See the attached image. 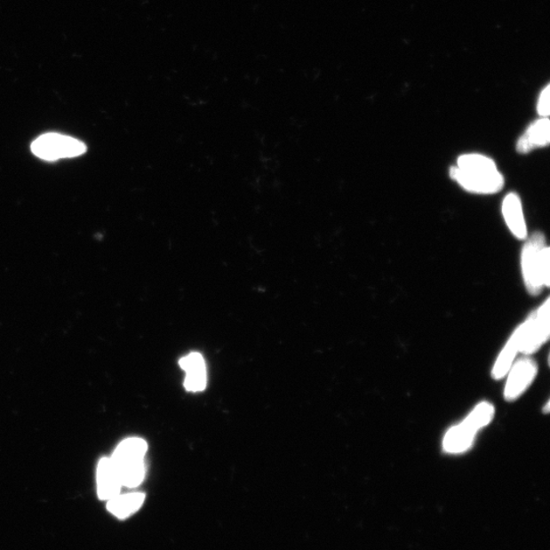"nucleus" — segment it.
<instances>
[{
    "instance_id": "obj_1",
    "label": "nucleus",
    "mask_w": 550,
    "mask_h": 550,
    "mask_svg": "<svg viewBox=\"0 0 550 550\" xmlns=\"http://www.w3.org/2000/svg\"><path fill=\"white\" fill-rule=\"evenodd\" d=\"M450 176L464 190L474 194H496L505 185L496 163L477 153L459 156L457 165L450 167Z\"/></svg>"
},
{
    "instance_id": "obj_2",
    "label": "nucleus",
    "mask_w": 550,
    "mask_h": 550,
    "mask_svg": "<svg viewBox=\"0 0 550 550\" xmlns=\"http://www.w3.org/2000/svg\"><path fill=\"white\" fill-rule=\"evenodd\" d=\"M549 255L546 236L540 232L534 233L522 250V274L531 295H538L543 288L549 287Z\"/></svg>"
},
{
    "instance_id": "obj_3",
    "label": "nucleus",
    "mask_w": 550,
    "mask_h": 550,
    "mask_svg": "<svg viewBox=\"0 0 550 550\" xmlns=\"http://www.w3.org/2000/svg\"><path fill=\"white\" fill-rule=\"evenodd\" d=\"M146 451L147 443L141 438H129L118 444L110 458L123 486L135 489L142 483L145 477Z\"/></svg>"
},
{
    "instance_id": "obj_4",
    "label": "nucleus",
    "mask_w": 550,
    "mask_h": 550,
    "mask_svg": "<svg viewBox=\"0 0 550 550\" xmlns=\"http://www.w3.org/2000/svg\"><path fill=\"white\" fill-rule=\"evenodd\" d=\"M31 149L35 155L50 162L80 156L87 151L86 145L76 139L52 133L36 139Z\"/></svg>"
},
{
    "instance_id": "obj_5",
    "label": "nucleus",
    "mask_w": 550,
    "mask_h": 550,
    "mask_svg": "<svg viewBox=\"0 0 550 550\" xmlns=\"http://www.w3.org/2000/svg\"><path fill=\"white\" fill-rule=\"evenodd\" d=\"M520 353L531 355L549 339V299L519 327Z\"/></svg>"
},
{
    "instance_id": "obj_6",
    "label": "nucleus",
    "mask_w": 550,
    "mask_h": 550,
    "mask_svg": "<svg viewBox=\"0 0 550 550\" xmlns=\"http://www.w3.org/2000/svg\"><path fill=\"white\" fill-rule=\"evenodd\" d=\"M538 371V364L530 358H522L514 362L507 373L509 378L505 388L506 400L511 402L519 399L532 384Z\"/></svg>"
},
{
    "instance_id": "obj_7",
    "label": "nucleus",
    "mask_w": 550,
    "mask_h": 550,
    "mask_svg": "<svg viewBox=\"0 0 550 550\" xmlns=\"http://www.w3.org/2000/svg\"><path fill=\"white\" fill-rule=\"evenodd\" d=\"M179 366L186 372L185 387L187 391L196 393L205 389L207 385L206 365L199 353H191L180 359Z\"/></svg>"
},
{
    "instance_id": "obj_8",
    "label": "nucleus",
    "mask_w": 550,
    "mask_h": 550,
    "mask_svg": "<svg viewBox=\"0 0 550 550\" xmlns=\"http://www.w3.org/2000/svg\"><path fill=\"white\" fill-rule=\"evenodd\" d=\"M550 142V124L547 117L534 122L519 138L517 151L527 155L536 148L546 147Z\"/></svg>"
},
{
    "instance_id": "obj_9",
    "label": "nucleus",
    "mask_w": 550,
    "mask_h": 550,
    "mask_svg": "<svg viewBox=\"0 0 550 550\" xmlns=\"http://www.w3.org/2000/svg\"><path fill=\"white\" fill-rule=\"evenodd\" d=\"M503 215L507 227L519 240L527 238V226L519 195L510 193L503 202Z\"/></svg>"
},
{
    "instance_id": "obj_10",
    "label": "nucleus",
    "mask_w": 550,
    "mask_h": 550,
    "mask_svg": "<svg viewBox=\"0 0 550 550\" xmlns=\"http://www.w3.org/2000/svg\"><path fill=\"white\" fill-rule=\"evenodd\" d=\"M122 483L110 458H103L97 468V492L100 499L109 500L121 492Z\"/></svg>"
},
{
    "instance_id": "obj_11",
    "label": "nucleus",
    "mask_w": 550,
    "mask_h": 550,
    "mask_svg": "<svg viewBox=\"0 0 550 550\" xmlns=\"http://www.w3.org/2000/svg\"><path fill=\"white\" fill-rule=\"evenodd\" d=\"M476 431L464 421L451 427L443 438V450L448 454L458 455L467 451L474 442Z\"/></svg>"
},
{
    "instance_id": "obj_12",
    "label": "nucleus",
    "mask_w": 550,
    "mask_h": 550,
    "mask_svg": "<svg viewBox=\"0 0 550 550\" xmlns=\"http://www.w3.org/2000/svg\"><path fill=\"white\" fill-rule=\"evenodd\" d=\"M145 494L140 492L124 494L110 498L108 510L118 519H125L135 514L142 506Z\"/></svg>"
},
{
    "instance_id": "obj_13",
    "label": "nucleus",
    "mask_w": 550,
    "mask_h": 550,
    "mask_svg": "<svg viewBox=\"0 0 550 550\" xmlns=\"http://www.w3.org/2000/svg\"><path fill=\"white\" fill-rule=\"evenodd\" d=\"M520 353V331L517 329L513 333V336L509 339V342L504 347V350L500 352L499 356L493 366L492 376L493 379H501L506 378L507 373L511 371L514 359Z\"/></svg>"
},
{
    "instance_id": "obj_14",
    "label": "nucleus",
    "mask_w": 550,
    "mask_h": 550,
    "mask_svg": "<svg viewBox=\"0 0 550 550\" xmlns=\"http://www.w3.org/2000/svg\"><path fill=\"white\" fill-rule=\"evenodd\" d=\"M493 417L494 407L489 402H482L472 411L464 422L478 433L480 429L489 426Z\"/></svg>"
},
{
    "instance_id": "obj_15",
    "label": "nucleus",
    "mask_w": 550,
    "mask_h": 550,
    "mask_svg": "<svg viewBox=\"0 0 550 550\" xmlns=\"http://www.w3.org/2000/svg\"><path fill=\"white\" fill-rule=\"evenodd\" d=\"M538 114L543 117L549 116V86L542 90L538 103Z\"/></svg>"
}]
</instances>
